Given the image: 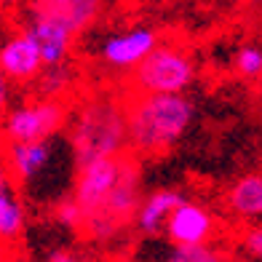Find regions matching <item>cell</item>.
Segmentation results:
<instances>
[{
  "label": "cell",
  "instance_id": "14",
  "mask_svg": "<svg viewBox=\"0 0 262 262\" xmlns=\"http://www.w3.org/2000/svg\"><path fill=\"white\" fill-rule=\"evenodd\" d=\"M73 67H70V62L64 64H54V67H46L40 78L35 80L38 83V97H56V99H62L64 94L73 89Z\"/></svg>",
  "mask_w": 262,
  "mask_h": 262
},
{
  "label": "cell",
  "instance_id": "2",
  "mask_svg": "<svg viewBox=\"0 0 262 262\" xmlns=\"http://www.w3.org/2000/svg\"><path fill=\"white\" fill-rule=\"evenodd\" d=\"M128 150L139 158H156L180 145L193 123L187 94H128Z\"/></svg>",
  "mask_w": 262,
  "mask_h": 262
},
{
  "label": "cell",
  "instance_id": "6",
  "mask_svg": "<svg viewBox=\"0 0 262 262\" xmlns=\"http://www.w3.org/2000/svg\"><path fill=\"white\" fill-rule=\"evenodd\" d=\"M161 46V35L150 25H134L126 30H118L104 35L97 46V62L99 67L118 75H131L145 62V56Z\"/></svg>",
  "mask_w": 262,
  "mask_h": 262
},
{
  "label": "cell",
  "instance_id": "17",
  "mask_svg": "<svg viewBox=\"0 0 262 262\" xmlns=\"http://www.w3.org/2000/svg\"><path fill=\"white\" fill-rule=\"evenodd\" d=\"M54 220L62 225V228H67V230H83L86 214H83L80 204H78L73 195H67V198H62V201H56V206H54Z\"/></svg>",
  "mask_w": 262,
  "mask_h": 262
},
{
  "label": "cell",
  "instance_id": "12",
  "mask_svg": "<svg viewBox=\"0 0 262 262\" xmlns=\"http://www.w3.org/2000/svg\"><path fill=\"white\" fill-rule=\"evenodd\" d=\"M228 211L235 220L262 222V174H244L225 193Z\"/></svg>",
  "mask_w": 262,
  "mask_h": 262
},
{
  "label": "cell",
  "instance_id": "18",
  "mask_svg": "<svg viewBox=\"0 0 262 262\" xmlns=\"http://www.w3.org/2000/svg\"><path fill=\"white\" fill-rule=\"evenodd\" d=\"M241 244H244V252L249 257H254L257 262H262V222H254L252 228L244 230Z\"/></svg>",
  "mask_w": 262,
  "mask_h": 262
},
{
  "label": "cell",
  "instance_id": "19",
  "mask_svg": "<svg viewBox=\"0 0 262 262\" xmlns=\"http://www.w3.org/2000/svg\"><path fill=\"white\" fill-rule=\"evenodd\" d=\"M46 262H83V259H80V254L73 252V249H54V252H49Z\"/></svg>",
  "mask_w": 262,
  "mask_h": 262
},
{
  "label": "cell",
  "instance_id": "16",
  "mask_svg": "<svg viewBox=\"0 0 262 262\" xmlns=\"http://www.w3.org/2000/svg\"><path fill=\"white\" fill-rule=\"evenodd\" d=\"M233 70L244 78H259L262 75V49L259 46H241L233 56Z\"/></svg>",
  "mask_w": 262,
  "mask_h": 262
},
{
  "label": "cell",
  "instance_id": "9",
  "mask_svg": "<svg viewBox=\"0 0 262 262\" xmlns=\"http://www.w3.org/2000/svg\"><path fill=\"white\" fill-rule=\"evenodd\" d=\"M166 238L174 244V246H201V244H209L211 235H214V214L198 204V201H190L185 198L180 206L171 211L169 222L163 228Z\"/></svg>",
  "mask_w": 262,
  "mask_h": 262
},
{
  "label": "cell",
  "instance_id": "8",
  "mask_svg": "<svg viewBox=\"0 0 262 262\" xmlns=\"http://www.w3.org/2000/svg\"><path fill=\"white\" fill-rule=\"evenodd\" d=\"M102 11L104 0H30L27 6L30 16L51 19L56 25L67 27L75 38L97 25Z\"/></svg>",
  "mask_w": 262,
  "mask_h": 262
},
{
  "label": "cell",
  "instance_id": "7",
  "mask_svg": "<svg viewBox=\"0 0 262 262\" xmlns=\"http://www.w3.org/2000/svg\"><path fill=\"white\" fill-rule=\"evenodd\" d=\"M46 70L43 62V51L35 35L19 25L14 27L3 46H0V73H3V80L16 83V86H25V83H35L40 78V73Z\"/></svg>",
  "mask_w": 262,
  "mask_h": 262
},
{
  "label": "cell",
  "instance_id": "15",
  "mask_svg": "<svg viewBox=\"0 0 262 262\" xmlns=\"http://www.w3.org/2000/svg\"><path fill=\"white\" fill-rule=\"evenodd\" d=\"M166 262H228V257L220 249L201 244V246H174V252L166 257Z\"/></svg>",
  "mask_w": 262,
  "mask_h": 262
},
{
  "label": "cell",
  "instance_id": "1",
  "mask_svg": "<svg viewBox=\"0 0 262 262\" xmlns=\"http://www.w3.org/2000/svg\"><path fill=\"white\" fill-rule=\"evenodd\" d=\"M64 137L78 166L128 152V110L115 94H89L70 107Z\"/></svg>",
  "mask_w": 262,
  "mask_h": 262
},
{
  "label": "cell",
  "instance_id": "13",
  "mask_svg": "<svg viewBox=\"0 0 262 262\" xmlns=\"http://www.w3.org/2000/svg\"><path fill=\"white\" fill-rule=\"evenodd\" d=\"M21 233H25V204L19 198V187L8 177H3L0 182V238L3 244H14Z\"/></svg>",
  "mask_w": 262,
  "mask_h": 262
},
{
  "label": "cell",
  "instance_id": "3",
  "mask_svg": "<svg viewBox=\"0 0 262 262\" xmlns=\"http://www.w3.org/2000/svg\"><path fill=\"white\" fill-rule=\"evenodd\" d=\"M59 139V137H56ZM56 139L49 142H3L6 177L27 195H38V185L54 177H67L78 171L75 152L56 150Z\"/></svg>",
  "mask_w": 262,
  "mask_h": 262
},
{
  "label": "cell",
  "instance_id": "4",
  "mask_svg": "<svg viewBox=\"0 0 262 262\" xmlns=\"http://www.w3.org/2000/svg\"><path fill=\"white\" fill-rule=\"evenodd\" d=\"M195 80V62L182 46L161 43L128 75L134 94H185Z\"/></svg>",
  "mask_w": 262,
  "mask_h": 262
},
{
  "label": "cell",
  "instance_id": "10",
  "mask_svg": "<svg viewBox=\"0 0 262 262\" xmlns=\"http://www.w3.org/2000/svg\"><path fill=\"white\" fill-rule=\"evenodd\" d=\"M38 40L40 51H43V62L46 67H54V64H64L70 62V54H73V43H75V35L70 32L67 27L56 25L51 19H43V16H30L21 21Z\"/></svg>",
  "mask_w": 262,
  "mask_h": 262
},
{
  "label": "cell",
  "instance_id": "11",
  "mask_svg": "<svg viewBox=\"0 0 262 262\" xmlns=\"http://www.w3.org/2000/svg\"><path fill=\"white\" fill-rule=\"evenodd\" d=\"M185 201V193L177 187H158L147 193L142 198V204L137 209V217H134V228L142 235H156L166 228L171 211L177 209Z\"/></svg>",
  "mask_w": 262,
  "mask_h": 262
},
{
  "label": "cell",
  "instance_id": "5",
  "mask_svg": "<svg viewBox=\"0 0 262 262\" xmlns=\"http://www.w3.org/2000/svg\"><path fill=\"white\" fill-rule=\"evenodd\" d=\"M70 107L56 97H35L14 104L3 118V142H49L67 131Z\"/></svg>",
  "mask_w": 262,
  "mask_h": 262
},
{
  "label": "cell",
  "instance_id": "20",
  "mask_svg": "<svg viewBox=\"0 0 262 262\" xmlns=\"http://www.w3.org/2000/svg\"><path fill=\"white\" fill-rule=\"evenodd\" d=\"M0 3H3V6L8 8V6H16V3H19V0H0Z\"/></svg>",
  "mask_w": 262,
  "mask_h": 262
}]
</instances>
